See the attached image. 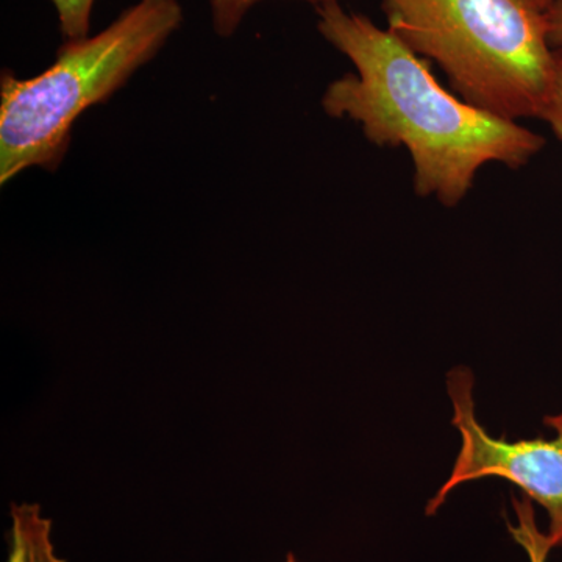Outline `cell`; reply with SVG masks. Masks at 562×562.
<instances>
[{"label": "cell", "mask_w": 562, "mask_h": 562, "mask_svg": "<svg viewBox=\"0 0 562 562\" xmlns=\"http://www.w3.org/2000/svg\"><path fill=\"white\" fill-rule=\"evenodd\" d=\"M7 562H66L55 550L52 520L38 503L11 505Z\"/></svg>", "instance_id": "5"}, {"label": "cell", "mask_w": 562, "mask_h": 562, "mask_svg": "<svg viewBox=\"0 0 562 562\" xmlns=\"http://www.w3.org/2000/svg\"><path fill=\"white\" fill-rule=\"evenodd\" d=\"M447 392L453 405L452 424L461 435V449L450 479L428 502L425 514L435 516L461 484L486 476H501L519 486L530 501L549 514V536L553 549L562 547V413L546 417L557 435L509 442L492 438L480 425L473 402V373L458 366L447 375Z\"/></svg>", "instance_id": "4"}, {"label": "cell", "mask_w": 562, "mask_h": 562, "mask_svg": "<svg viewBox=\"0 0 562 562\" xmlns=\"http://www.w3.org/2000/svg\"><path fill=\"white\" fill-rule=\"evenodd\" d=\"M316 9L317 31L355 68L328 85L322 109L357 122L375 146L408 150L419 198L457 206L484 166L519 169L542 150L539 133L446 90L430 63L394 33L341 2Z\"/></svg>", "instance_id": "1"}, {"label": "cell", "mask_w": 562, "mask_h": 562, "mask_svg": "<svg viewBox=\"0 0 562 562\" xmlns=\"http://www.w3.org/2000/svg\"><path fill=\"white\" fill-rule=\"evenodd\" d=\"M541 120L549 122L554 135L562 140V52L557 50L554 72L549 98L543 105Z\"/></svg>", "instance_id": "9"}, {"label": "cell", "mask_w": 562, "mask_h": 562, "mask_svg": "<svg viewBox=\"0 0 562 562\" xmlns=\"http://www.w3.org/2000/svg\"><path fill=\"white\" fill-rule=\"evenodd\" d=\"M532 501L525 495L524 498L513 497L514 512L517 516V525L508 522V531L512 532L514 541L519 543L527 553L530 562H547L550 552L553 550L549 536L543 535L536 524Z\"/></svg>", "instance_id": "6"}, {"label": "cell", "mask_w": 562, "mask_h": 562, "mask_svg": "<svg viewBox=\"0 0 562 562\" xmlns=\"http://www.w3.org/2000/svg\"><path fill=\"white\" fill-rule=\"evenodd\" d=\"M261 2L265 0H209L214 33L220 38H232L241 27L247 14ZM302 2L321 7L324 3L341 2V0H302Z\"/></svg>", "instance_id": "7"}, {"label": "cell", "mask_w": 562, "mask_h": 562, "mask_svg": "<svg viewBox=\"0 0 562 562\" xmlns=\"http://www.w3.org/2000/svg\"><path fill=\"white\" fill-rule=\"evenodd\" d=\"M524 2L528 3V5H530L531 9L539 11V13H543V11L549 9V5L550 3H552V0H524Z\"/></svg>", "instance_id": "11"}, {"label": "cell", "mask_w": 562, "mask_h": 562, "mask_svg": "<svg viewBox=\"0 0 562 562\" xmlns=\"http://www.w3.org/2000/svg\"><path fill=\"white\" fill-rule=\"evenodd\" d=\"M550 46L562 52V0H552L549 9L543 11Z\"/></svg>", "instance_id": "10"}, {"label": "cell", "mask_w": 562, "mask_h": 562, "mask_svg": "<svg viewBox=\"0 0 562 562\" xmlns=\"http://www.w3.org/2000/svg\"><path fill=\"white\" fill-rule=\"evenodd\" d=\"M184 21L180 0H138L94 36L68 40L38 76L0 74V184L31 168L55 173L85 111L106 103Z\"/></svg>", "instance_id": "2"}, {"label": "cell", "mask_w": 562, "mask_h": 562, "mask_svg": "<svg viewBox=\"0 0 562 562\" xmlns=\"http://www.w3.org/2000/svg\"><path fill=\"white\" fill-rule=\"evenodd\" d=\"M387 31L446 72L460 98L506 120L539 117L557 50L524 0H382Z\"/></svg>", "instance_id": "3"}, {"label": "cell", "mask_w": 562, "mask_h": 562, "mask_svg": "<svg viewBox=\"0 0 562 562\" xmlns=\"http://www.w3.org/2000/svg\"><path fill=\"white\" fill-rule=\"evenodd\" d=\"M57 11L61 35L68 40L90 36L91 14L95 0H50Z\"/></svg>", "instance_id": "8"}, {"label": "cell", "mask_w": 562, "mask_h": 562, "mask_svg": "<svg viewBox=\"0 0 562 562\" xmlns=\"http://www.w3.org/2000/svg\"><path fill=\"white\" fill-rule=\"evenodd\" d=\"M283 562H301V561H299L297 558L294 557V554L290 553V554H288L286 560H284Z\"/></svg>", "instance_id": "12"}]
</instances>
